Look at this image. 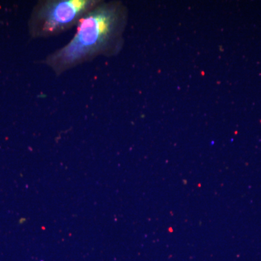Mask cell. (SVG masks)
Listing matches in <instances>:
<instances>
[{
  "label": "cell",
  "instance_id": "6da1fadb",
  "mask_svg": "<svg viewBox=\"0 0 261 261\" xmlns=\"http://www.w3.org/2000/svg\"><path fill=\"white\" fill-rule=\"evenodd\" d=\"M128 10L121 2L104 1L84 15L73 38L41 63L57 75L93 61L116 56L123 47Z\"/></svg>",
  "mask_w": 261,
  "mask_h": 261
},
{
  "label": "cell",
  "instance_id": "7a4b0ae2",
  "mask_svg": "<svg viewBox=\"0 0 261 261\" xmlns=\"http://www.w3.org/2000/svg\"><path fill=\"white\" fill-rule=\"evenodd\" d=\"M101 0H41L33 8L28 23L33 39L55 37L77 27Z\"/></svg>",
  "mask_w": 261,
  "mask_h": 261
}]
</instances>
